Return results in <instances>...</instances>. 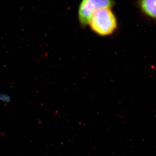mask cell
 <instances>
[{"mask_svg": "<svg viewBox=\"0 0 156 156\" xmlns=\"http://www.w3.org/2000/svg\"><path fill=\"white\" fill-rule=\"evenodd\" d=\"M88 25L96 34L108 36L114 34L118 28V20L112 8H105L96 12L91 17Z\"/></svg>", "mask_w": 156, "mask_h": 156, "instance_id": "1", "label": "cell"}, {"mask_svg": "<svg viewBox=\"0 0 156 156\" xmlns=\"http://www.w3.org/2000/svg\"><path fill=\"white\" fill-rule=\"evenodd\" d=\"M114 0H82L78 11L79 22L83 27L88 25L91 17L101 9L112 8Z\"/></svg>", "mask_w": 156, "mask_h": 156, "instance_id": "2", "label": "cell"}, {"mask_svg": "<svg viewBox=\"0 0 156 156\" xmlns=\"http://www.w3.org/2000/svg\"><path fill=\"white\" fill-rule=\"evenodd\" d=\"M139 7L146 17L156 20V0H139Z\"/></svg>", "mask_w": 156, "mask_h": 156, "instance_id": "3", "label": "cell"}, {"mask_svg": "<svg viewBox=\"0 0 156 156\" xmlns=\"http://www.w3.org/2000/svg\"><path fill=\"white\" fill-rule=\"evenodd\" d=\"M0 101L5 103H9L11 101V98L6 94H0Z\"/></svg>", "mask_w": 156, "mask_h": 156, "instance_id": "4", "label": "cell"}]
</instances>
